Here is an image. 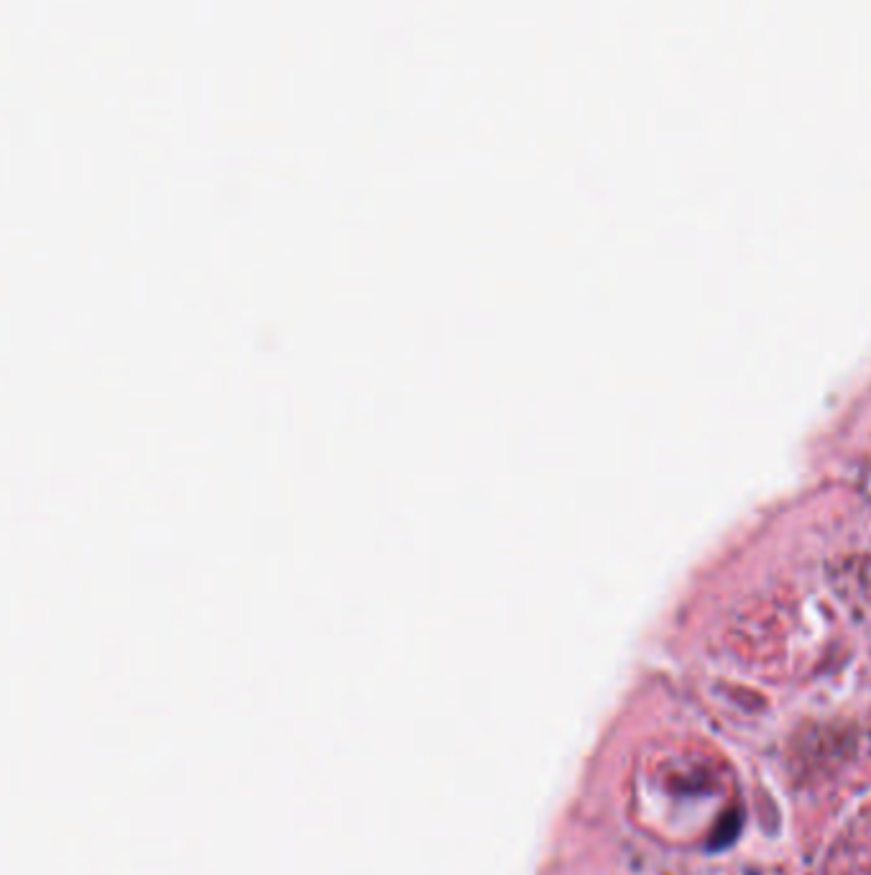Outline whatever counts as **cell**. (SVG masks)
<instances>
[{"label": "cell", "mask_w": 871, "mask_h": 875, "mask_svg": "<svg viewBox=\"0 0 871 875\" xmlns=\"http://www.w3.org/2000/svg\"><path fill=\"white\" fill-rule=\"evenodd\" d=\"M738 832H742V819H738V814L736 811L723 814L721 821L715 825L713 834H711V850L729 848V844L738 837Z\"/></svg>", "instance_id": "1"}]
</instances>
